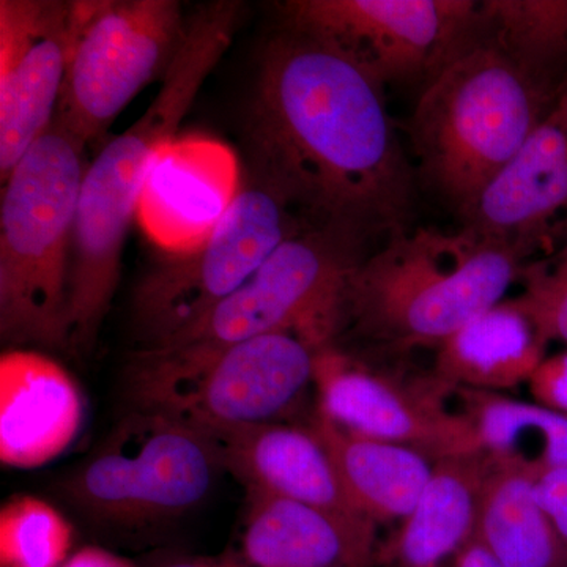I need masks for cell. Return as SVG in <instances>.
<instances>
[{
    "label": "cell",
    "mask_w": 567,
    "mask_h": 567,
    "mask_svg": "<svg viewBox=\"0 0 567 567\" xmlns=\"http://www.w3.org/2000/svg\"><path fill=\"white\" fill-rule=\"evenodd\" d=\"M85 144L59 122L3 181L0 338L9 349L69 350L71 246Z\"/></svg>",
    "instance_id": "cell-5"
},
{
    "label": "cell",
    "mask_w": 567,
    "mask_h": 567,
    "mask_svg": "<svg viewBox=\"0 0 567 567\" xmlns=\"http://www.w3.org/2000/svg\"><path fill=\"white\" fill-rule=\"evenodd\" d=\"M244 3L216 0L188 20L185 40L147 111L112 137L82 181L69 281V350L89 353L121 279L123 245L136 218L148 167L178 126L212 70L233 44Z\"/></svg>",
    "instance_id": "cell-2"
},
{
    "label": "cell",
    "mask_w": 567,
    "mask_h": 567,
    "mask_svg": "<svg viewBox=\"0 0 567 567\" xmlns=\"http://www.w3.org/2000/svg\"><path fill=\"white\" fill-rule=\"evenodd\" d=\"M71 2L0 0V178L7 181L58 112Z\"/></svg>",
    "instance_id": "cell-13"
},
{
    "label": "cell",
    "mask_w": 567,
    "mask_h": 567,
    "mask_svg": "<svg viewBox=\"0 0 567 567\" xmlns=\"http://www.w3.org/2000/svg\"><path fill=\"white\" fill-rule=\"evenodd\" d=\"M557 100L477 41L425 85L410 117L417 183L464 223Z\"/></svg>",
    "instance_id": "cell-4"
},
{
    "label": "cell",
    "mask_w": 567,
    "mask_h": 567,
    "mask_svg": "<svg viewBox=\"0 0 567 567\" xmlns=\"http://www.w3.org/2000/svg\"><path fill=\"white\" fill-rule=\"evenodd\" d=\"M210 436L223 470L240 480L246 491L281 496L333 516L369 520L354 509L333 458L309 425L275 421Z\"/></svg>",
    "instance_id": "cell-17"
},
{
    "label": "cell",
    "mask_w": 567,
    "mask_h": 567,
    "mask_svg": "<svg viewBox=\"0 0 567 567\" xmlns=\"http://www.w3.org/2000/svg\"><path fill=\"white\" fill-rule=\"evenodd\" d=\"M548 342L524 305L502 301L439 346L435 375L465 390L498 393L529 382Z\"/></svg>",
    "instance_id": "cell-20"
},
{
    "label": "cell",
    "mask_w": 567,
    "mask_h": 567,
    "mask_svg": "<svg viewBox=\"0 0 567 567\" xmlns=\"http://www.w3.org/2000/svg\"><path fill=\"white\" fill-rule=\"evenodd\" d=\"M73 525L35 495H14L0 509V567H62L71 557Z\"/></svg>",
    "instance_id": "cell-25"
},
{
    "label": "cell",
    "mask_w": 567,
    "mask_h": 567,
    "mask_svg": "<svg viewBox=\"0 0 567 567\" xmlns=\"http://www.w3.org/2000/svg\"><path fill=\"white\" fill-rule=\"evenodd\" d=\"M453 567H505L483 544L473 540L458 554Z\"/></svg>",
    "instance_id": "cell-30"
},
{
    "label": "cell",
    "mask_w": 567,
    "mask_h": 567,
    "mask_svg": "<svg viewBox=\"0 0 567 567\" xmlns=\"http://www.w3.org/2000/svg\"><path fill=\"white\" fill-rule=\"evenodd\" d=\"M279 11L282 25L344 55L383 87H425L480 37L473 0H289Z\"/></svg>",
    "instance_id": "cell-11"
},
{
    "label": "cell",
    "mask_w": 567,
    "mask_h": 567,
    "mask_svg": "<svg viewBox=\"0 0 567 567\" xmlns=\"http://www.w3.org/2000/svg\"><path fill=\"white\" fill-rule=\"evenodd\" d=\"M375 524L248 492L238 557L249 567H377Z\"/></svg>",
    "instance_id": "cell-18"
},
{
    "label": "cell",
    "mask_w": 567,
    "mask_h": 567,
    "mask_svg": "<svg viewBox=\"0 0 567 567\" xmlns=\"http://www.w3.org/2000/svg\"><path fill=\"white\" fill-rule=\"evenodd\" d=\"M186 28L175 0H71L69 61L54 121L85 145L102 136L144 85L166 74Z\"/></svg>",
    "instance_id": "cell-9"
},
{
    "label": "cell",
    "mask_w": 567,
    "mask_h": 567,
    "mask_svg": "<svg viewBox=\"0 0 567 567\" xmlns=\"http://www.w3.org/2000/svg\"><path fill=\"white\" fill-rule=\"evenodd\" d=\"M246 140L249 174L312 227L363 241L412 229L417 178L385 87L320 41L286 25L267 41Z\"/></svg>",
    "instance_id": "cell-1"
},
{
    "label": "cell",
    "mask_w": 567,
    "mask_h": 567,
    "mask_svg": "<svg viewBox=\"0 0 567 567\" xmlns=\"http://www.w3.org/2000/svg\"><path fill=\"white\" fill-rule=\"evenodd\" d=\"M364 244L342 230L308 227L203 319L148 350L204 357L270 333H295L317 349L334 344L347 281Z\"/></svg>",
    "instance_id": "cell-7"
},
{
    "label": "cell",
    "mask_w": 567,
    "mask_h": 567,
    "mask_svg": "<svg viewBox=\"0 0 567 567\" xmlns=\"http://www.w3.org/2000/svg\"><path fill=\"white\" fill-rule=\"evenodd\" d=\"M536 495L567 546V468L540 477Z\"/></svg>",
    "instance_id": "cell-28"
},
{
    "label": "cell",
    "mask_w": 567,
    "mask_h": 567,
    "mask_svg": "<svg viewBox=\"0 0 567 567\" xmlns=\"http://www.w3.org/2000/svg\"><path fill=\"white\" fill-rule=\"evenodd\" d=\"M309 427L333 458L354 509L374 522L404 520L431 480L434 464L413 447L344 431L315 415Z\"/></svg>",
    "instance_id": "cell-21"
},
{
    "label": "cell",
    "mask_w": 567,
    "mask_h": 567,
    "mask_svg": "<svg viewBox=\"0 0 567 567\" xmlns=\"http://www.w3.org/2000/svg\"><path fill=\"white\" fill-rule=\"evenodd\" d=\"M524 265L567 238V87L462 223Z\"/></svg>",
    "instance_id": "cell-14"
},
{
    "label": "cell",
    "mask_w": 567,
    "mask_h": 567,
    "mask_svg": "<svg viewBox=\"0 0 567 567\" xmlns=\"http://www.w3.org/2000/svg\"><path fill=\"white\" fill-rule=\"evenodd\" d=\"M477 447L495 465L540 477L567 468V416L499 393L457 388Z\"/></svg>",
    "instance_id": "cell-22"
},
{
    "label": "cell",
    "mask_w": 567,
    "mask_h": 567,
    "mask_svg": "<svg viewBox=\"0 0 567 567\" xmlns=\"http://www.w3.org/2000/svg\"><path fill=\"white\" fill-rule=\"evenodd\" d=\"M524 293L518 301L535 320L547 342L567 346V246L551 260L532 262L522 268Z\"/></svg>",
    "instance_id": "cell-26"
},
{
    "label": "cell",
    "mask_w": 567,
    "mask_h": 567,
    "mask_svg": "<svg viewBox=\"0 0 567 567\" xmlns=\"http://www.w3.org/2000/svg\"><path fill=\"white\" fill-rule=\"evenodd\" d=\"M238 192L233 148L208 137H177L153 158L136 219L152 244L167 256H182L208 240Z\"/></svg>",
    "instance_id": "cell-15"
},
{
    "label": "cell",
    "mask_w": 567,
    "mask_h": 567,
    "mask_svg": "<svg viewBox=\"0 0 567 567\" xmlns=\"http://www.w3.org/2000/svg\"><path fill=\"white\" fill-rule=\"evenodd\" d=\"M162 567H249L237 551H226L218 557L182 558Z\"/></svg>",
    "instance_id": "cell-31"
},
{
    "label": "cell",
    "mask_w": 567,
    "mask_h": 567,
    "mask_svg": "<svg viewBox=\"0 0 567 567\" xmlns=\"http://www.w3.org/2000/svg\"><path fill=\"white\" fill-rule=\"evenodd\" d=\"M85 404L73 375L37 349L0 358V461L37 468L61 457L84 425Z\"/></svg>",
    "instance_id": "cell-16"
},
{
    "label": "cell",
    "mask_w": 567,
    "mask_h": 567,
    "mask_svg": "<svg viewBox=\"0 0 567 567\" xmlns=\"http://www.w3.org/2000/svg\"><path fill=\"white\" fill-rule=\"evenodd\" d=\"M516 254L468 230L417 227L386 238L353 268L341 330L377 344H442L520 278Z\"/></svg>",
    "instance_id": "cell-3"
},
{
    "label": "cell",
    "mask_w": 567,
    "mask_h": 567,
    "mask_svg": "<svg viewBox=\"0 0 567 567\" xmlns=\"http://www.w3.org/2000/svg\"><path fill=\"white\" fill-rule=\"evenodd\" d=\"M477 41L561 95L567 78V0H484Z\"/></svg>",
    "instance_id": "cell-24"
},
{
    "label": "cell",
    "mask_w": 567,
    "mask_h": 567,
    "mask_svg": "<svg viewBox=\"0 0 567 567\" xmlns=\"http://www.w3.org/2000/svg\"><path fill=\"white\" fill-rule=\"evenodd\" d=\"M317 347L295 333L259 336L204 357L140 349L126 371L133 409L208 435L275 423L315 383Z\"/></svg>",
    "instance_id": "cell-6"
},
{
    "label": "cell",
    "mask_w": 567,
    "mask_h": 567,
    "mask_svg": "<svg viewBox=\"0 0 567 567\" xmlns=\"http://www.w3.org/2000/svg\"><path fill=\"white\" fill-rule=\"evenodd\" d=\"M317 415L344 431L413 447L439 461L480 453L464 409L446 405L453 385L439 377L420 383L393 377L354 360L334 344L317 350Z\"/></svg>",
    "instance_id": "cell-12"
},
{
    "label": "cell",
    "mask_w": 567,
    "mask_h": 567,
    "mask_svg": "<svg viewBox=\"0 0 567 567\" xmlns=\"http://www.w3.org/2000/svg\"><path fill=\"white\" fill-rule=\"evenodd\" d=\"M491 458L457 454L434 462L431 480L409 517L377 548V567H453L476 539Z\"/></svg>",
    "instance_id": "cell-19"
},
{
    "label": "cell",
    "mask_w": 567,
    "mask_h": 567,
    "mask_svg": "<svg viewBox=\"0 0 567 567\" xmlns=\"http://www.w3.org/2000/svg\"><path fill=\"white\" fill-rule=\"evenodd\" d=\"M223 470L215 440L164 413L133 409L65 483L96 520L142 527L194 509Z\"/></svg>",
    "instance_id": "cell-8"
},
{
    "label": "cell",
    "mask_w": 567,
    "mask_h": 567,
    "mask_svg": "<svg viewBox=\"0 0 567 567\" xmlns=\"http://www.w3.org/2000/svg\"><path fill=\"white\" fill-rule=\"evenodd\" d=\"M536 483L527 473L492 462L476 540L505 567H567L566 543L540 505Z\"/></svg>",
    "instance_id": "cell-23"
},
{
    "label": "cell",
    "mask_w": 567,
    "mask_h": 567,
    "mask_svg": "<svg viewBox=\"0 0 567 567\" xmlns=\"http://www.w3.org/2000/svg\"><path fill=\"white\" fill-rule=\"evenodd\" d=\"M528 386L537 404L567 416V352L546 358Z\"/></svg>",
    "instance_id": "cell-27"
},
{
    "label": "cell",
    "mask_w": 567,
    "mask_h": 567,
    "mask_svg": "<svg viewBox=\"0 0 567 567\" xmlns=\"http://www.w3.org/2000/svg\"><path fill=\"white\" fill-rule=\"evenodd\" d=\"M305 229L289 204L248 173L208 240L196 251L162 260L136 287L133 322L142 349H155L203 319Z\"/></svg>",
    "instance_id": "cell-10"
},
{
    "label": "cell",
    "mask_w": 567,
    "mask_h": 567,
    "mask_svg": "<svg viewBox=\"0 0 567 567\" xmlns=\"http://www.w3.org/2000/svg\"><path fill=\"white\" fill-rule=\"evenodd\" d=\"M62 567H137L106 548L89 546L74 551Z\"/></svg>",
    "instance_id": "cell-29"
}]
</instances>
